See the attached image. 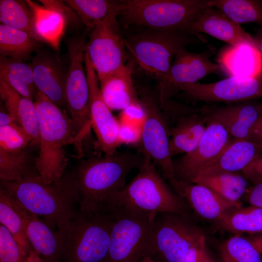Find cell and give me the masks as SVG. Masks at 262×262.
Here are the masks:
<instances>
[{"label": "cell", "mask_w": 262, "mask_h": 262, "mask_svg": "<svg viewBox=\"0 0 262 262\" xmlns=\"http://www.w3.org/2000/svg\"><path fill=\"white\" fill-rule=\"evenodd\" d=\"M6 190L31 213L58 229L75 215L80 198L73 172L65 173L58 182L45 183L39 175L21 181H0Z\"/></svg>", "instance_id": "cell-1"}, {"label": "cell", "mask_w": 262, "mask_h": 262, "mask_svg": "<svg viewBox=\"0 0 262 262\" xmlns=\"http://www.w3.org/2000/svg\"><path fill=\"white\" fill-rule=\"evenodd\" d=\"M114 209L108 201L81 207L61 229L62 262H104L111 243Z\"/></svg>", "instance_id": "cell-2"}, {"label": "cell", "mask_w": 262, "mask_h": 262, "mask_svg": "<svg viewBox=\"0 0 262 262\" xmlns=\"http://www.w3.org/2000/svg\"><path fill=\"white\" fill-rule=\"evenodd\" d=\"M34 103L39 131L38 172L45 183L58 182L65 175L68 164L65 147L73 144L75 140L72 121L65 110L40 91Z\"/></svg>", "instance_id": "cell-3"}, {"label": "cell", "mask_w": 262, "mask_h": 262, "mask_svg": "<svg viewBox=\"0 0 262 262\" xmlns=\"http://www.w3.org/2000/svg\"><path fill=\"white\" fill-rule=\"evenodd\" d=\"M145 155L138 151H116L102 157L83 160L73 171L80 198L79 206H94L105 201L126 186L130 172L139 169Z\"/></svg>", "instance_id": "cell-4"}, {"label": "cell", "mask_w": 262, "mask_h": 262, "mask_svg": "<svg viewBox=\"0 0 262 262\" xmlns=\"http://www.w3.org/2000/svg\"><path fill=\"white\" fill-rule=\"evenodd\" d=\"M124 39L130 59L159 84L164 80L179 51L192 44L207 42L202 34L176 29L147 28Z\"/></svg>", "instance_id": "cell-5"}, {"label": "cell", "mask_w": 262, "mask_h": 262, "mask_svg": "<svg viewBox=\"0 0 262 262\" xmlns=\"http://www.w3.org/2000/svg\"><path fill=\"white\" fill-rule=\"evenodd\" d=\"M114 209L111 243L104 262H139L155 254L154 218L156 214L108 200Z\"/></svg>", "instance_id": "cell-6"}, {"label": "cell", "mask_w": 262, "mask_h": 262, "mask_svg": "<svg viewBox=\"0 0 262 262\" xmlns=\"http://www.w3.org/2000/svg\"><path fill=\"white\" fill-rule=\"evenodd\" d=\"M107 199L149 213H173L191 217L186 204L166 183L146 155L137 175L122 190Z\"/></svg>", "instance_id": "cell-7"}, {"label": "cell", "mask_w": 262, "mask_h": 262, "mask_svg": "<svg viewBox=\"0 0 262 262\" xmlns=\"http://www.w3.org/2000/svg\"><path fill=\"white\" fill-rule=\"evenodd\" d=\"M118 17L123 26L186 31L200 11L213 6V0H121Z\"/></svg>", "instance_id": "cell-8"}, {"label": "cell", "mask_w": 262, "mask_h": 262, "mask_svg": "<svg viewBox=\"0 0 262 262\" xmlns=\"http://www.w3.org/2000/svg\"><path fill=\"white\" fill-rule=\"evenodd\" d=\"M135 85L146 114L139 151L149 157L174 189L178 180L170 153V129L162 111L158 94L145 84Z\"/></svg>", "instance_id": "cell-9"}, {"label": "cell", "mask_w": 262, "mask_h": 262, "mask_svg": "<svg viewBox=\"0 0 262 262\" xmlns=\"http://www.w3.org/2000/svg\"><path fill=\"white\" fill-rule=\"evenodd\" d=\"M88 30L66 36L65 43L68 57L65 96L75 138L84 140L92 128L90 118L89 88L84 57Z\"/></svg>", "instance_id": "cell-10"}, {"label": "cell", "mask_w": 262, "mask_h": 262, "mask_svg": "<svg viewBox=\"0 0 262 262\" xmlns=\"http://www.w3.org/2000/svg\"><path fill=\"white\" fill-rule=\"evenodd\" d=\"M155 254L159 262H180L189 248L204 233L192 217L157 213L154 218Z\"/></svg>", "instance_id": "cell-11"}, {"label": "cell", "mask_w": 262, "mask_h": 262, "mask_svg": "<svg viewBox=\"0 0 262 262\" xmlns=\"http://www.w3.org/2000/svg\"><path fill=\"white\" fill-rule=\"evenodd\" d=\"M118 17L114 15L87 29L86 51L98 78L118 70L130 60Z\"/></svg>", "instance_id": "cell-12"}, {"label": "cell", "mask_w": 262, "mask_h": 262, "mask_svg": "<svg viewBox=\"0 0 262 262\" xmlns=\"http://www.w3.org/2000/svg\"><path fill=\"white\" fill-rule=\"evenodd\" d=\"M177 89L196 101L238 103L262 97V78L229 77L211 83L182 84Z\"/></svg>", "instance_id": "cell-13"}, {"label": "cell", "mask_w": 262, "mask_h": 262, "mask_svg": "<svg viewBox=\"0 0 262 262\" xmlns=\"http://www.w3.org/2000/svg\"><path fill=\"white\" fill-rule=\"evenodd\" d=\"M29 64L38 91L60 108L66 105L65 89L68 70L67 53L49 46L39 49Z\"/></svg>", "instance_id": "cell-14"}, {"label": "cell", "mask_w": 262, "mask_h": 262, "mask_svg": "<svg viewBox=\"0 0 262 262\" xmlns=\"http://www.w3.org/2000/svg\"><path fill=\"white\" fill-rule=\"evenodd\" d=\"M84 63L89 88L91 127L95 133L98 146L104 154H112L121 145L119 122L102 99L97 73L86 51Z\"/></svg>", "instance_id": "cell-15"}, {"label": "cell", "mask_w": 262, "mask_h": 262, "mask_svg": "<svg viewBox=\"0 0 262 262\" xmlns=\"http://www.w3.org/2000/svg\"><path fill=\"white\" fill-rule=\"evenodd\" d=\"M213 52V49H206L196 53L186 49L179 51L164 80L159 84V99L165 100L169 90L177 89L180 85L196 83L206 76L221 72L219 65L210 60Z\"/></svg>", "instance_id": "cell-16"}, {"label": "cell", "mask_w": 262, "mask_h": 262, "mask_svg": "<svg viewBox=\"0 0 262 262\" xmlns=\"http://www.w3.org/2000/svg\"><path fill=\"white\" fill-rule=\"evenodd\" d=\"M206 119V129L196 147L174 163L178 180L188 182L198 169L214 159L234 139L220 123Z\"/></svg>", "instance_id": "cell-17"}, {"label": "cell", "mask_w": 262, "mask_h": 262, "mask_svg": "<svg viewBox=\"0 0 262 262\" xmlns=\"http://www.w3.org/2000/svg\"><path fill=\"white\" fill-rule=\"evenodd\" d=\"M174 191L190 211L213 225L242 206L241 202L228 201L210 188L199 184L178 180Z\"/></svg>", "instance_id": "cell-18"}, {"label": "cell", "mask_w": 262, "mask_h": 262, "mask_svg": "<svg viewBox=\"0 0 262 262\" xmlns=\"http://www.w3.org/2000/svg\"><path fill=\"white\" fill-rule=\"evenodd\" d=\"M201 112L226 129L234 139L249 140L262 113V103L250 100L225 106L203 108Z\"/></svg>", "instance_id": "cell-19"}, {"label": "cell", "mask_w": 262, "mask_h": 262, "mask_svg": "<svg viewBox=\"0 0 262 262\" xmlns=\"http://www.w3.org/2000/svg\"><path fill=\"white\" fill-rule=\"evenodd\" d=\"M186 31L194 34H207L232 46L246 43L255 44L252 37L240 24L214 7L206 8L197 14Z\"/></svg>", "instance_id": "cell-20"}, {"label": "cell", "mask_w": 262, "mask_h": 262, "mask_svg": "<svg viewBox=\"0 0 262 262\" xmlns=\"http://www.w3.org/2000/svg\"><path fill=\"white\" fill-rule=\"evenodd\" d=\"M262 148L245 139H233L214 159L198 169L188 182L199 176L241 171L259 156Z\"/></svg>", "instance_id": "cell-21"}, {"label": "cell", "mask_w": 262, "mask_h": 262, "mask_svg": "<svg viewBox=\"0 0 262 262\" xmlns=\"http://www.w3.org/2000/svg\"><path fill=\"white\" fill-rule=\"evenodd\" d=\"M134 66L130 59L118 70L98 78L102 99L111 111H121L140 101L132 79Z\"/></svg>", "instance_id": "cell-22"}, {"label": "cell", "mask_w": 262, "mask_h": 262, "mask_svg": "<svg viewBox=\"0 0 262 262\" xmlns=\"http://www.w3.org/2000/svg\"><path fill=\"white\" fill-rule=\"evenodd\" d=\"M217 62L228 77L262 78V58L254 44L228 46L218 53Z\"/></svg>", "instance_id": "cell-23"}, {"label": "cell", "mask_w": 262, "mask_h": 262, "mask_svg": "<svg viewBox=\"0 0 262 262\" xmlns=\"http://www.w3.org/2000/svg\"><path fill=\"white\" fill-rule=\"evenodd\" d=\"M34 214L27 229V237L33 249L45 262H62L63 242L61 234L57 229Z\"/></svg>", "instance_id": "cell-24"}, {"label": "cell", "mask_w": 262, "mask_h": 262, "mask_svg": "<svg viewBox=\"0 0 262 262\" xmlns=\"http://www.w3.org/2000/svg\"><path fill=\"white\" fill-rule=\"evenodd\" d=\"M31 213L10 193L0 188V223L12 234L27 256L33 250L27 237Z\"/></svg>", "instance_id": "cell-25"}, {"label": "cell", "mask_w": 262, "mask_h": 262, "mask_svg": "<svg viewBox=\"0 0 262 262\" xmlns=\"http://www.w3.org/2000/svg\"><path fill=\"white\" fill-rule=\"evenodd\" d=\"M0 95L7 112L32 138V145L38 146V123L34 101L22 96L2 80Z\"/></svg>", "instance_id": "cell-26"}, {"label": "cell", "mask_w": 262, "mask_h": 262, "mask_svg": "<svg viewBox=\"0 0 262 262\" xmlns=\"http://www.w3.org/2000/svg\"><path fill=\"white\" fill-rule=\"evenodd\" d=\"M206 127L207 119L204 116L194 113L181 117L170 129L171 157L193 151L197 146Z\"/></svg>", "instance_id": "cell-27"}, {"label": "cell", "mask_w": 262, "mask_h": 262, "mask_svg": "<svg viewBox=\"0 0 262 262\" xmlns=\"http://www.w3.org/2000/svg\"><path fill=\"white\" fill-rule=\"evenodd\" d=\"M30 145L16 151L0 149V179L6 182L21 181L39 175L36 167L37 156Z\"/></svg>", "instance_id": "cell-28"}, {"label": "cell", "mask_w": 262, "mask_h": 262, "mask_svg": "<svg viewBox=\"0 0 262 262\" xmlns=\"http://www.w3.org/2000/svg\"><path fill=\"white\" fill-rule=\"evenodd\" d=\"M44 46L43 40L26 32L0 24V56L27 62L32 59L33 53Z\"/></svg>", "instance_id": "cell-29"}, {"label": "cell", "mask_w": 262, "mask_h": 262, "mask_svg": "<svg viewBox=\"0 0 262 262\" xmlns=\"http://www.w3.org/2000/svg\"><path fill=\"white\" fill-rule=\"evenodd\" d=\"M0 80L7 83L22 96L35 100L38 90L29 63L0 56Z\"/></svg>", "instance_id": "cell-30"}, {"label": "cell", "mask_w": 262, "mask_h": 262, "mask_svg": "<svg viewBox=\"0 0 262 262\" xmlns=\"http://www.w3.org/2000/svg\"><path fill=\"white\" fill-rule=\"evenodd\" d=\"M249 182L242 173L237 172L197 177L188 182L204 185L223 198L239 203L249 187Z\"/></svg>", "instance_id": "cell-31"}, {"label": "cell", "mask_w": 262, "mask_h": 262, "mask_svg": "<svg viewBox=\"0 0 262 262\" xmlns=\"http://www.w3.org/2000/svg\"><path fill=\"white\" fill-rule=\"evenodd\" d=\"M29 0H0L1 24L26 32L43 40L37 26V15Z\"/></svg>", "instance_id": "cell-32"}, {"label": "cell", "mask_w": 262, "mask_h": 262, "mask_svg": "<svg viewBox=\"0 0 262 262\" xmlns=\"http://www.w3.org/2000/svg\"><path fill=\"white\" fill-rule=\"evenodd\" d=\"M213 226L216 230L233 234H262V208L251 205L241 206Z\"/></svg>", "instance_id": "cell-33"}, {"label": "cell", "mask_w": 262, "mask_h": 262, "mask_svg": "<svg viewBox=\"0 0 262 262\" xmlns=\"http://www.w3.org/2000/svg\"><path fill=\"white\" fill-rule=\"evenodd\" d=\"M64 2L80 16L90 30L111 16L119 15V0H66Z\"/></svg>", "instance_id": "cell-34"}, {"label": "cell", "mask_w": 262, "mask_h": 262, "mask_svg": "<svg viewBox=\"0 0 262 262\" xmlns=\"http://www.w3.org/2000/svg\"><path fill=\"white\" fill-rule=\"evenodd\" d=\"M222 262H262V254L250 238L233 234L219 247Z\"/></svg>", "instance_id": "cell-35"}, {"label": "cell", "mask_w": 262, "mask_h": 262, "mask_svg": "<svg viewBox=\"0 0 262 262\" xmlns=\"http://www.w3.org/2000/svg\"><path fill=\"white\" fill-rule=\"evenodd\" d=\"M213 6L239 24L255 23L262 27V0H213Z\"/></svg>", "instance_id": "cell-36"}, {"label": "cell", "mask_w": 262, "mask_h": 262, "mask_svg": "<svg viewBox=\"0 0 262 262\" xmlns=\"http://www.w3.org/2000/svg\"><path fill=\"white\" fill-rule=\"evenodd\" d=\"M31 137L18 124L0 127V149L16 151L32 145Z\"/></svg>", "instance_id": "cell-37"}, {"label": "cell", "mask_w": 262, "mask_h": 262, "mask_svg": "<svg viewBox=\"0 0 262 262\" xmlns=\"http://www.w3.org/2000/svg\"><path fill=\"white\" fill-rule=\"evenodd\" d=\"M48 10L63 17L69 32L73 33L83 32L86 28L78 15L64 0H39Z\"/></svg>", "instance_id": "cell-38"}, {"label": "cell", "mask_w": 262, "mask_h": 262, "mask_svg": "<svg viewBox=\"0 0 262 262\" xmlns=\"http://www.w3.org/2000/svg\"><path fill=\"white\" fill-rule=\"evenodd\" d=\"M26 256L11 232L0 225V262H25Z\"/></svg>", "instance_id": "cell-39"}, {"label": "cell", "mask_w": 262, "mask_h": 262, "mask_svg": "<svg viewBox=\"0 0 262 262\" xmlns=\"http://www.w3.org/2000/svg\"><path fill=\"white\" fill-rule=\"evenodd\" d=\"M145 116V109L140 101L131 104L121 111L117 119L120 124H128L142 127Z\"/></svg>", "instance_id": "cell-40"}, {"label": "cell", "mask_w": 262, "mask_h": 262, "mask_svg": "<svg viewBox=\"0 0 262 262\" xmlns=\"http://www.w3.org/2000/svg\"><path fill=\"white\" fill-rule=\"evenodd\" d=\"M119 124V139L121 145L139 146L141 139L142 127L128 124Z\"/></svg>", "instance_id": "cell-41"}, {"label": "cell", "mask_w": 262, "mask_h": 262, "mask_svg": "<svg viewBox=\"0 0 262 262\" xmlns=\"http://www.w3.org/2000/svg\"><path fill=\"white\" fill-rule=\"evenodd\" d=\"M207 252L204 234L191 246L180 262H200Z\"/></svg>", "instance_id": "cell-42"}, {"label": "cell", "mask_w": 262, "mask_h": 262, "mask_svg": "<svg viewBox=\"0 0 262 262\" xmlns=\"http://www.w3.org/2000/svg\"><path fill=\"white\" fill-rule=\"evenodd\" d=\"M241 172L253 184L262 182V155L253 160Z\"/></svg>", "instance_id": "cell-43"}, {"label": "cell", "mask_w": 262, "mask_h": 262, "mask_svg": "<svg viewBox=\"0 0 262 262\" xmlns=\"http://www.w3.org/2000/svg\"><path fill=\"white\" fill-rule=\"evenodd\" d=\"M244 199L249 205L262 208V182L250 186Z\"/></svg>", "instance_id": "cell-44"}, {"label": "cell", "mask_w": 262, "mask_h": 262, "mask_svg": "<svg viewBox=\"0 0 262 262\" xmlns=\"http://www.w3.org/2000/svg\"><path fill=\"white\" fill-rule=\"evenodd\" d=\"M248 140L253 142L262 148V113L254 127Z\"/></svg>", "instance_id": "cell-45"}, {"label": "cell", "mask_w": 262, "mask_h": 262, "mask_svg": "<svg viewBox=\"0 0 262 262\" xmlns=\"http://www.w3.org/2000/svg\"><path fill=\"white\" fill-rule=\"evenodd\" d=\"M15 123L18 124L16 118L9 113L0 111V127L9 125Z\"/></svg>", "instance_id": "cell-46"}, {"label": "cell", "mask_w": 262, "mask_h": 262, "mask_svg": "<svg viewBox=\"0 0 262 262\" xmlns=\"http://www.w3.org/2000/svg\"><path fill=\"white\" fill-rule=\"evenodd\" d=\"M252 37L262 58V27H261L256 34Z\"/></svg>", "instance_id": "cell-47"}, {"label": "cell", "mask_w": 262, "mask_h": 262, "mask_svg": "<svg viewBox=\"0 0 262 262\" xmlns=\"http://www.w3.org/2000/svg\"><path fill=\"white\" fill-rule=\"evenodd\" d=\"M25 262H45L43 259L33 249L26 256Z\"/></svg>", "instance_id": "cell-48"}, {"label": "cell", "mask_w": 262, "mask_h": 262, "mask_svg": "<svg viewBox=\"0 0 262 262\" xmlns=\"http://www.w3.org/2000/svg\"><path fill=\"white\" fill-rule=\"evenodd\" d=\"M255 235L256 236L250 239L262 254V234Z\"/></svg>", "instance_id": "cell-49"}, {"label": "cell", "mask_w": 262, "mask_h": 262, "mask_svg": "<svg viewBox=\"0 0 262 262\" xmlns=\"http://www.w3.org/2000/svg\"><path fill=\"white\" fill-rule=\"evenodd\" d=\"M200 262H216L207 251Z\"/></svg>", "instance_id": "cell-50"}, {"label": "cell", "mask_w": 262, "mask_h": 262, "mask_svg": "<svg viewBox=\"0 0 262 262\" xmlns=\"http://www.w3.org/2000/svg\"><path fill=\"white\" fill-rule=\"evenodd\" d=\"M139 262H159L151 257H146L144 258Z\"/></svg>", "instance_id": "cell-51"}]
</instances>
